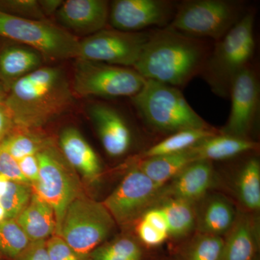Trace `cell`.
<instances>
[{
  "mask_svg": "<svg viewBox=\"0 0 260 260\" xmlns=\"http://www.w3.org/2000/svg\"><path fill=\"white\" fill-rule=\"evenodd\" d=\"M213 47L169 27L158 29L150 32L133 69L145 80L181 89L200 75Z\"/></svg>",
  "mask_w": 260,
  "mask_h": 260,
  "instance_id": "cell-1",
  "label": "cell"
},
{
  "mask_svg": "<svg viewBox=\"0 0 260 260\" xmlns=\"http://www.w3.org/2000/svg\"><path fill=\"white\" fill-rule=\"evenodd\" d=\"M74 102L66 75L57 68H40L17 80L4 103L15 126L23 130L45 125Z\"/></svg>",
  "mask_w": 260,
  "mask_h": 260,
  "instance_id": "cell-2",
  "label": "cell"
},
{
  "mask_svg": "<svg viewBox=\"0 0 260 260\" xmlns=\"http://www.w3.org/2000/svg\"><path fill=\"white\" fill-rule=\"evenodd\" d=\"M255 13L249 10L221 39L215 42L200 75L214 93L226 98L236 77L251 65L254 55Z\"/></svg>",
  "mask_w": 260,
  "mask_h": 260,
  "instance_id": "cell-3",
  "label": "cell"
},
{
  "mask_svg": "<svg viewBox=\"0 0 260 260\" xmlns=\"http://www.w3.org/2000/svg\"><path fill=\"white\" fill-rule=\"evenodd\" d=\"M130 99L142 120L158 133L172 135L186 129H213L175 87L146 80L139 93Z\"/></svg>",
  "mask_w": 260,
  "mask_h": 260,
  "instance_id": "cell-4",
  "label": "cell"
},
{
  "mask_svg": "<svg viewBox=\"0 0 260 260\" xmlns=\"http://www.w3.org/2000/svg\"><path fill=\"white\" fill-rule=\"evenodd\" d=\"M245 3L236 0H189L177 5L169 28L186 35L217 42L246 14Z\"/></svg>",
  "mask_w": 260,
  "mask_h": 260,
  "instance_id": "cell-5",
  "label": "cell"
},
{
  "mask_svg": "<svg viewBox=\"0 0 260 260\" xmlns=\"http://www.w3.org/2000/svg\"><path fill=\"white\" fill-rule=\"evenodd\" d=\"M0 37L31 48L48 60L78 59L80 41L45 20L19 18L0 10Z\"/></svg>",
  "mask_w": 260,
  "mask_h": 260,
  "instance_id": "cell-6",
  "label": "cell"
},
{
  "mask_svg": "<svg viewBox=\"0 0 260 260\" xmlns=\"http://www.w3.org/2000/svg\"><path fill=\"white\" fill-rule=\"evenodd\" d=\"M115 223L103 203L81 195L65 212L59 237L77 253L88 256L109 237Z\"/></svg>",
  "mask_w": 260,
  "mask_h": 260,
  "instance_id": "cell-7",
  "label": "cell"
},
{
  "mask_svg": "<svg viewBox=\"0 0 260 260\" xmlns=\"http://www.w3.org/2000/svg\"><path fill=\"white\" fill-rule=\"evenodd\" d=\"M37 157L39 177L37 182L32 184V190L54 210L56 222L55 235L59 236L68 206L73 200L83 195L81 184L75 169L52 143L39 152Z\"/></svg>",
  "mask_w": 260,
  "mask_h": 260,
  "instance_id": "cell-8",
  "label": "cell"
},
{
  "mask_svg": "<svg viewBox=\"0 0 260 260\" xmlns=\"http://www.w3.org/2000/svg\"><path fill=\"white\" fill-rule=\"evenodd\" d=\"M145 82L133 68L77 59L72 89L81 96L132 98Z\"/></svg>",
  "mask_w": 260,
  "mask_h": 260,
  "instance_id": "cell-9",
  "label": "cell"
},
{
  "mask_svg": "<svg viewBox=\"0 0 260 260\" xmlns=\"http://www.w3.org/2000/svg\"><path fill=\"white\" fill-rule=\"evenodd\" d=\"M150 32L103 29L80 41L77 59L133 68Z\"/></svg>",
  "mask_w": 260,
  "mask_h": 260,
  "instance_id": "cell-10",
  "label": "cell"
},
{
  "mask_svg": "<svg viewBox=\"0 0 260 260\" xmlns=\"http://www.w3.org/2000/svg\"><path fill=\"white\" fill-rule=\"evenodd\" d=\"M161 187L135 166L103 204L116 223L126 225L158 204Z\"/></svg>",
  "mask_w": 260,
  "mask_h": 260,
  "instance_id": "cell-11",
  "label": "cell"
},
{
  "mask_svg": "<svg viewBox=\"0 0 260 260\" xmlns=\"http://www.w3.org/2000/svg\"><path fill=\"white\" fill-rule=\"evenodd\" d=\"M229 96L232 99L230 114L219 133L251 140L249 135L257 121L260 99L259 78L251 64L236 77Z\"/></svg>",
  "mask_w": 260,
  "mask_h": 260,
  "instance_id": "cell-12",
  "label": "cell"
},
{
  "mask_svg": "<svg viewBox=\"0 0 260 260\" xmlns=\"http://www.w3.org/2000/svg\"><path fill=\"white\" fill-rule=\"evenodd\" d=\"M177 5L168 0H116L109 6V20L114 29L122 31L166 28L174 18Z\"/></svg>",
  "mask_w": 260,
  "mask_h": 260,
  "instance_id": "cell-13",
  "label": "cell"
},
{
  "mask_svg": "<svg viewBox=\"0 0 260 260\" xmlns=\"http://www.w3.org/2000/svg\"><path fill=\"white\" fill-rule=\"evenodd\" d=\"M88 114L108 155L116 158L127 153L133 135L120 113L107 104H95L89 107Z\"/></svg>",
  "mask_w": 260,
  "mask_h": 260,
  "instance_id": "cell-14",
  "label": "cell"
},
{
  "mask_svg": "<svg viewBox=\"0 0 260 260\" xmlns=\"http://www.w3.org/2000/svg\"><path fill=\"white\" fill-rule=\"evenodd\" d=\"M109 15V4L104 0H68L56 13L63 28L88 36L104 29Z\"/></svg>",
  "mask_w": 260,
  "mask_h": 260,
  "instance_id": "cell-15",
  "label": "cell"
},
{
  "mask_svg": "<svg viewBox=\"0 0 260 260\" xmlns=\"http://www.w3.org/2000/svg\"><path fill=\"white\" fill-rule=\"evenodd\" d=\"M214 183L215 173L211 162L197 160L162 186L158 203L167 198H174L196 203L205 198Z\"/></svg>",
  "mask_w": 260,
  "mask_h": 260,
  "instance_id": "cell-16",
  "label": "cell"
},
{
  "mask_svg": "<svg viewBox=\"0 0 260 260\" xmlns=\"http://www.w3.org/2000/svg\"><path fill=\"white\" fill-rule=\"evenodd\" d=\"M59 145L61 153L75 172L91 182L100 177V160L78 129L71 126L65 128L59 137Z\"/></svg>",
  "mask_w": 260,
  "mask_h": 260,
  "instance_id": "cell-17",
  "label": "cell"
},
{
  "mask_svg": "<svg viewBox=\"0 0 260 260\" xmlns=\"http://www.w3.org/2000/svg\"><path fill=\"white\" fill-rule=\"evenodd\" d=\"M227 234L220 260H256L257 226L251 216L237 213L235 222Z\"/></svg>",
  "mask_w": 260,
  "mask_h": 260,
  "instance_id": "cell-18",
  "label": "cell"
},
{
  "mask_svg": "<svg viewBox=\"0 0 260 260\" xmlns=\"http://www.w3.org/2000/svg\"><path fill=\"white\" fill-rule=\"evenodd\" d=\"M15 220L30 242L47 241L55 235L56 222L54 210L34 191L28 204Z\"/></svg>",
  "mask_w": 260,
  "mask_h": 260,
  "instance_id": "cell-19",
  "label": "cell"
},
{
  "mask_svg": "<svg viewBox=\"0 0 260 260\" xmlns=\"http://www.w3.org/2000/svg\"><path fill=\"white\" fill-rule=\"evenodd\" d=\"M42 54L22 44L8 46L0 51V83L10 88L17 80L39 69Z\"/></svg>",
  "mask_w": 260,
  "mask_h": 260,
  "instance_id": "cell-20",
  "label": "cell"
},
{
  "mask_svg": "<svg viewBox=\"0 0 260 260\" xmlns=\"http://www.w3.org/2000/svg\"><path fill=\"white\" fill-rule=\"evenodd\" d=\"M237 213L225 197L215 194L207 199L200 212L197 211L196 228L200 234L221 237L232 229Z\"/></svg>",
  "mask_w": 260,
  "mask_h": 260,
  "instance_id": "cell-21",
  "label": "cell"
},
{
  "mask_svg": "<svg viewBox=\"0 0 260 260\" xmlns=\"http://www.w3.org/2000/svg\"><path fill=\"white\" fill-rule=\"evenodd\" d=\"M258 144L251 140L220 134L219 132L191 148L198 160H223L253 151Z\"/></svg>",
  "mask_w": 260,
  "mask_h": 260,
  "instance_id": "cell-22",
  "label": "cell"
},
{
  "mask_svg": "<svg viewBox=\"0 0 260 260\" xmlns=\"http://www.w3.org/2000/svg\"><path fill=\"white\" fill-rule=\"evenodd\" d=\"M197 160L198 159L190 148L180 153L140 159L136 167L153 182L162 186Z\"/></svg>",
  "mask_w": 260,
  "mask_h": 260,
  "instance_id": "cell-23",
  "label": "cell"
},
{
  "mask_svg": "<svg viewBox=\"0 0 260 260\" xmlns=\"http://www.w3.org/2000/svg\"><path fill=\"white\" fill-rule=\"evenodd\" d=\"M167 218L169 237L181 239L192 232L197 225L195 203L186 200L167 198L155 205Z\"/></svg>",
  "mask_w": 260,
  "mask_h": 260,
  "instance_id": "cell-24",
  "label": "cell"
},
{
  "mask_svg": "<svg viewBox=\"0 0 260 260\" xmlns=\"http://www.w3.org/2000/svg\"><path fill=\"white\" fill-rule=\"evenodd\" d=\"M218 132L210 129H186L169 135L168 138L149 148L140 155V159L153 158L180 153L189 150Z\"/></svg>",
  "mask_w": 260,
  "mask_h": 260,
  "instance_id": "cell-25",
  "label": "cell"
},
{
  "mask_svg": "<svg viewBox=\"0 0 260 260\" xmlns=\"http://www.w3.org/2000/svg\"><path fill=\"white\" fill-rule=\"evenodd\" d=\"M237 193L243 205L250 211L260 208V164L256 158L246 161L237 179Z\"/></svg>",
  "mask_w": 260,
  "mask_h": 260,
  "instance_id": "cell-26",
  "label": "cell"
},
{
  "mask_svg": "<svg viewBox=\"0 0 260 260\" xmlns=\"http://www.w3.org/2000/svg\"><path fill=\"white\" fill-rule=\"evenodd\" d=\"M88 256L90 260H147L144 249L139 243L127 237L103 244Z\"/></svg>",
  "mask_w": 260,
  "mask_h": 260,
  "instance_id": "cell-27",
  "label": "cell"
},
{
  "mask_svg": "<svg viewBox=\"0 0 260 260\" xmlns=\"http://www.w3.org/2000/svg\"><path fill=\"white\" fill-rule=\"evenodd\" d=\"M222 237L200 234L184 247L181 248L176 259L178 260H220L223 251Z\"/></svg>",
  "mask_w": 260,
  "mask_h": 260,
  "instance_id": "cell-28",
  "label": "cell"
},
{
  "mask_svg": "<svg viewBox=\"0 0 260 260\" xmlns=\"http://www.w3.org/2000/svg\"><path fill=\"white\" fill-rule=\"evenodd\" d=\"M30 243L15 219L0 222V256L8 260H15Z\"/></svg>",
  "mask_w": 260,
  "mask_h": 260,
  "instance_id": "cell-29",
  "label": "cell"
},
{
  "mask_svg": "<svg viewBox=\"0 0 260 260\" xmlns=\"http://www.w3.org/2000/svg\"><path fill=\"white\" fill-rule=\"evenodd\" d=\"M51 144L49 140L23 130L3 140L0 147L18 161L28 155H37Z\"/></svg>",
  "mask_w": 260,
  "mask_h": 260,
  "instance_id": "cell-30",
  "label": "cell"
},
{
  "mask_svg": "<svg viewBox=\"0 0 260 260\" xmlns=\"http://www.w3.org/2000/svg\"><path fill=\"white\" fill-rule=\"evenodd\" d=\"M32 191L30 184L10 181L8 189L0 198L7 219H16L30 202Z\"/></svg>",
  "mask_w": 260,
  "mask_h": 260,
  "instance_id": "cell-31",
  "label": "cell"
},
{
  "mask_svg": "<svg viewBox=\"0 0 260 260\" xmlns=\"http://www.w3.org/2000/svg\"><path fill=\"white\" fill-rule=\"evenodd\" d=\"M0 5L3 8L0 10L8 14L31 20H47L37 0H10L1 2Z\"/></svg>",
  "mask_w": 260,
  "mask_h": 260,
  "instance_id": "cell-32",
  "label": "cell"
},
{
  "mask_svg": "<svg viewBox=\"0 0 260 260\" xmlns=\"http://www.w3.org/2000/svg\"><path fill=\"white\" fill-rule=\"evenodd\" d=\"M47 246L50 260H90L88 255H81L73 250L59 236L49 238Z\"/></svg>",
  "mask_w": 260,
  "mask_h": 260,
  "instance_id": "cell-33",
  "label": "cell"
},
{
  "mask_svg": "<svg viewBox=\"0 0 260 260\" xmlns=\"http://www.w3.org/2000/svg\"><path fill=\"white\" fill-rule=\"evenodd\" d=\"M137 234L140 242L148 247L161 245L169 238V234L158 230L141 218L137 226Z\"/></svg>",
  "mask_w": 260,
  "mask_h": 260,
  "instance_id": "cell-34",
  "label": "cell"
},
{
  "mask_svg": "<svg viewBox=\"0 0 260 260\" xmlns=\"http://www.w3.org/2000/svg\"><path fill=\"white\" fill-rule=\"evenodd\" d=\"M0 174L8 178L10 181L30 184L28 179L24 177L18 162L2 148L0 151Z\"/></svg>",
  "mask_w": 260,
  "mask_h": 260,
  "instance_id": "cell-35",
  "label": "cell"
},
{
  "mask_svg": "<svg viewBox=\"0 0 260 260\" xmlns=\"http://www.w3.org/2000/svg\"><path fill=\"white\" fill-rule=\"evenodd\" d=\"M15 260H50L47 241L30 242L28 247Z\"/></svg>",
  "mask_w": 260,
  "mask_h": 260,
  "instance_id": "cell-36",
  "label": "cell"
},
{
  "mask_svg": "<svg viewBox=\"0 0 260 260\" xmlns=\"http://www.w3.org/2000/svg\"><path fill=\"white\" fill-rule=\"evenodd\" d=\"M19 167L30 184H35L39 180V166L37 155H28L18 160Z\"/></svg>",
  "mask_w": 260,
  "mask_h": 260,
  "instance_id": "cell-37",
  "label": "cell"
},
{
  "mask_svg": "<svg viewBox=\"0 0 260 260\" xmlns=\"http://www.w3.org/2000/svg\"><path fill=\"white\" fill-rule=\"evenodd\" d=\"M13 125L15 124L9 109L4 102H0V140L4 138Z\"/></svg>",
  "mask_w": 260,
  "mask_h": 260,
  "instance_id": "cell-38",
  "label": "cell"
},
{
  "mask_svg": "<svg viewBox=\"0 0 260 260\" xmlns=\"http://www.w3.org/2000/svg\"><path fill=\"white\" fill-rule=\"evenodd\" d=\"M63 2L61 0H40L39 1L43 13L46 17L56 13L58 10L62 5Z\"/></svg>",
  "mask_w": 260,
  "mask_h": 260,
  "instance_id": "cell-39",
  "label": "cell"
},
{
  "mask_svg": "<svg viewBox=\"0 0 260 260\" xmlns=\"http://www.w3.org/2000/svg\"><path fill=\"white\" fill-rule=\"evenodd\" d=\"M10 180L0 174V198L3 196L8 189V184H9Z\"/></svg>",
  "mask_w": 260,
  "mask_h": 260,
  "instance_id": "cell-40",
  "label": "cell"
},
{
  "mask_svg": "<svg viewBox=\"0 0 260 260\" xmlns=\"http://www.w3.org/2000/svg\"><path fill=\"white\" fill-rule=\"evenodd\" d=\"M7 219V215L6 213H5V210L4 208H3V205L0 203V222L3 221V220H6Z\"/></svg>",
  "mask_w": 260,
  "mask_h": 260,
  "instance_id": "cell-41",
  "label": "cell"
},
{
  "mask_svg": "<svg viewBox=\"0 0 260 260\" xmlns=\"http://www.w3.org/2000/svg\"><path fill=\"white\" fill-rule=\"evenodd\" d=\"M5 99V95L4 93V91H3V89L0 88V102H4Z\"/></svg>",
  "mask_w": 260,
  "mask_h": 260,
  "instance_id": "cell-42",
  "label": "cell"
},
{
  "mask_svg": "<svg viewBox=\"0 0 260 260\" xmlns=\"http://www.w3.org/2000/svg\"><path fill=\"white\" fill-rule=\"evenodd\" d=\"M162 260H178V259H176V258H174V259H164Z\"/></svg>",
  "mask_w": 260,
  "mask_h": 260,
  "instance_id": "cell-43",
  "label": "cell"
},
{
  "mask_svg": "<svg viewBox=\"0 0 260 260\" xmlns=\"http://www.w3.org/2000/svg\"><path fill=\"white\" fill-rule=\"evenodd\" d=\"M3 256H0V260H5L4 259H3Z\"/></svg>",
  "mask_w": 260,
  "mask_h": 260,
  "instance_id": "cell-44",
  "label": "cell"
},
{
  "mask_svg": "<svg viewBox=\"0 0 260 260\" xmlns=\"http://www.w3.org/2000/svg\"><path fill=\"white\" fill-rule=\"evenodd\" d=\"M0 151H1V148H0Z\"/></svg>",
  "mask_w": 260,
  "mask_h": 260,
  "instance_id": "cell-45",
  "label": "cell"
}]
</instances>
